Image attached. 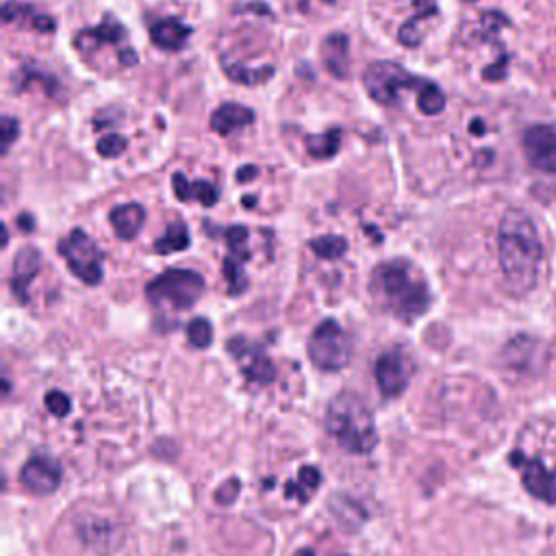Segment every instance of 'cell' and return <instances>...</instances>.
<instances>
[{
  "label": "cell",
  "mask_w": 556,
  "mask_h": 556,
  "mask_svg": "<svg viewBox=\"0 0 556 556\" xmlns=\"http://www.w3.org/2000/svg\"><path fill=\"white\" fill-rule=\"evenodd\" d=\"M498 257L509 292L513 296L528 294L537 283L543 246L537 226L526 211L509 209L504 213L498 231Z\"/></svg>",
  "instance_id": "1"
},
{
  "label": "cell",
  "mask_w": 556,
  "mask_h": 556,
  "mask_svg": "<svg viewBox=\"0 0 556 556\" xmlns=\"http://www.w3.org/2000/svg\"><path fill=\"white\" fill-rule=\"evenodd\" d=\"M370 294L378 307L400 322H413L433 305L426 278L407 259L378 263L370 278Z\"/></svg>",
  "instance_id": "2"
},
{
  "label": "cell",
  "mask_w": 556,
  "mask_h": 556,
  "mask_svg": "<svg viewBox=\"0 0 556 556\" xmlns=\"http://www.w3.org/2000/svg\"><path fill=\"white\" fill-rule=\"evenodd\" d=\"M326 431L339 448L350 454H368L378 444L374 415L361 396L341 391L326 409Z\"/></svg>",
  "instance_id": "3"
},
{
  "label": "cell",
  "mask_w": 556,
  "mask_h": 556,
  "mask_svg": "<svg viewBox=\"0 0 556 556\" xmlns=\"http://www.w3.org/2000/svg\"><path fill=\"white\" fill-rule=\"evenodd\" d=\"M205 294V278L194 270L172 268L148 283L146 298L157 309L187 311Z\"/></svg>",
  "instance_id": "4"
},
{
  "label": "cell",
  "mask_w": 556,
  "mask_h": 556,
  "mask_svg": "<svg viewBox=\"0 0 556 556\" xmlns=\"http://www.w3.org/2000/svg\"><path fill=\"white\" fill-rule=\"evenodd\" d=\"M424 79L415 77L407 68H402L400 63L394 61H374L363 72V85L365 92L374 100V103L391 107L398 103L400 90H417L424 87Z\"/></svg>",
  "instance_id": "5"
},
{
  "label": "cell",
  "mask_w": 556,
  "mask_h": 556,
  "mask_svg": "<svg viewBox=\"0 0 556 556\" xmlns=\"http://www.w3.org/2000/svg\"><path fill=\"white\" fill-rule=\"evenodd\" d=\"M309 359L318 370L339 372L344 370L352 357V346L344 328L335 320H324L315 328L309 339Z\"/></svg>",
  "instance_id": "6"
},
{
  "label": "cell",
  "mask_w": 556,
  "mask_h": 556,
  "mask_svg": "<svg viewBox=\"0 0 556 556\" xmlns=\"http://www.w3.org/2000/svg\"><path fill=\"white\" fill-rule=\"evenodd\" d=\"M59 255L66 259L72 274L85 285H100L103 281V252L94 239L81 229H74L59 242Z\"/></svg>",
  "instance_id": "7"
},
{
  "label": "cell",
  "mask_w": 556,
  "mask_h": 556,
  "mask_svg": "<svg viewBox=\"0 0 556 556\" xmlns=\"http://www.w3.org/2000/svg\"><path fill=\"white\" fill-rule=\"evenodd\" d=\"M226 350L231 352V357L246 376V381L255 385H270L276 378V368L272 359L265 355L261 346H257L255 341H250L248 337H231L229 344H226Z\"/></svg>",
  "instance_id": "8"
},
{
  "label": "cell",
  "mask_w": 556,
  "mask_h": 556,
  "mask_svg": "<svg viewBox=\"0 0 556 556\" xmlns=\"http://www.w3.org/2000/svg\"><path fill=\"white\" fill-rule=\"evenodd\" d=\"M224 237L226 244H229L231 255L224 257L222 261V274L226 278V285H229V294L239 296L244 294L248 287V278L244 270V263L250 259V252L246 248L248 229L242 224H235L224 231Z\"/></svg>",
  "instance_id": "9"
},
{
  "label": "cell",
  "mask_w": 556,
  "mask_h": 556,
  "mask_svg": "<svg viewBox=\"0 0 556 556\" xmlns=\"http://www.w3.org/2000/svg\"><path fill=\"white\" fill-rule=\"evenodd\" d=\"M528 163L539 172L556 174V124H533L522 137Z\"/></svg>",
  "instance_id": "10"
},
{
  "label": "cell",
  "mask_w": 556,
  "mask_h": 556,
  "mask_svg": "<svg viewBox=\"0 0 556 556\" xmlns=\"http://www.w3.org/2000/svg\"><path fill=\"white\" fill-rule=\"evenodd\" d=\"M511 465L522 472V483L528 494L548 504H556V467L543 465L535 457H526L520 450L511 454Z\"/></svg>",
  "instance_id": "11"
},
{
  "label": "cell",
  "mask_w": 556,
  "mask_h": 556,
  "mask_svg": "<svg viewBox=\"0 0 556 556\" xmlns=\"http://www.w3.org/2000/svg\"><path fill=\"white\" fill-rule=\"evenodd\" d=\"M407 357L400 348L387 350L376 361V385L385 398H398L409 385Z\"/></svg>",
  "instance_id": "12"
},
{
  "label": "cell",
  "mask_w": 556,
  "mask_h": 556,
  "mask_svg": "<svg viewBox=\"0 0 556 556\" xmlns=\"http://www.w3.org/2000/svg\"><path fill=\"white\" fill-rule=\"evenodd\" d=\"M61 476V465L55 459L31 457L20 470V483L35 496H50L59 489Z\"/></svg>",
  "instance_id": "13"
},
{
  "label": "cell",
  "mask_w": 556,
  "mask_h": 556,
  "mask_svg": "<svg viewBox=\"0 0 556 556\" xmlns=\"http://www.w3.org/2000/svg\"><path fill=\"white\" fill-rule=\"evenodd\" d=\"M320 57L326 72L335 79L344 81L350 77V40L346 33L326 35L320 46Z\"/></svg>",
  "instance_id": "14"
},
{
  "label": "cell",
  "mask_w": 556,
  "mask_h": 556,
  "mask_svg": "<svg viewBox=\"0 0 556 556\" xmlns=\"http://www.w3.org/2000/svg\"><path fill=\"white\" fill-rule=\"evenodd\" d=\"M40 268H42V255H40V250L33 246H24L14 259L11 289H14V294L22 305L24 302H29V285L33 278L40 274Z\"/></svg>",
  "instance_id": "15"
},
{
  "label": "cell",
  "mask_w": 556,
  "mask_h": 556,
  "mask_svg": "<svg viewBox=\"0 0 556 556\" xmlns=\"http://www.w3.org/2000/svg\"><path fill=\"white\" fill-rule=\"evenodd\" d=\"M124 40H126V29L113 16H105L98 27L79 31L77 40H74V46H77L79 50H94L98 46L122 44Z\"/></svg>",
  "instance_id": "16"
},
{
  "label": "cell",
  "mask_w": 556,
  "mask_h": 556,
  "mask_svg": "<svg viewBox=\"0 0 556 556\" xmlns=\"http://www.w3.org/2000/svg\"><path fill=\"white\" fill-rule=\"evenodd\" d=\"M192 37V29L183 24L176 18H163L157 20L153 27H150V40L161 50H168V53H176V50H183Z\"/></svg>",
  "instance_id": "17"
},
{
  "label": "cell",
  "mask_w": 556,
  "mask_h": 556,
  "mask_svg": "<svg viewBox=\"0 0 556 556\" xmlns=\"http://www.w3.org/2000/svg\"><path fill=\"white\" fill-rule=\"evenodd\" d=\"M255 122V111L239 105V103H224L213 111L211 116V131H216L218 135H231L244 126H250Z\"/></svg>",
  "instance_id": "18"
},
{
  "label": "cell",
  "mask_w": 556,
  "mask_h": 556,
  "mask_svg": "<svg viewBox=\"0 0 556 556\" xmlns=\"http://www.w3.org/2000/svg\"><path fill=\"white\" fill-rule=\"evenodd\" d=\"M109 220L113 231L124 242H131L142 231V226L146 222V209L137 202H126V205H120L109 213Z\"/></svg>",
  "instance_id": "19"
},
{
  "label": "cell",
  "mask_w": 556,
  "mask_h": 556,
  "mask_svg": "<svg viewBox=\"0 0 556 556\" xmlns=\"http://www.w3.org/2000/svg\"><path fill=\"white\" fill-rule=\"evenodd\" d=\"M172 187H174L176 198L183 202L198 200L202 207H213L220 198L216 185H211L207 181H187L185 174H181V172H176L172 176Z\"/></svg>",
  "instance_id": "20"
},
{
  "label": "cell",
  "mask_w": 556,
  "mask_h": 556,
  "mask_svg": "<svg viewBox=\"0 0 556 556\" xmlns=\"http://www.w3.org/2000/svg\"><path fill=\"white\" fill-rule=\"evenodd\" d=\"M220 63H222V70H224L226 77H229L233 83H242V85H248V87L263 85L274 77V66L248 68V66H244V63H237L226 55L220 57Z\"/></svg>",
  "instance_id": "21"
},
{
  "label": "cell",
  "mask_w": 556,
  "mask_h": 556,
  "mask_svg": "<svg viewBox=\"0 0 556 556\" xmlns=\"http://www.w3.org/2000/svg\"><path fill=\"white\" fill-rule=\"evenodd\" d=\"M3 18L7 24L16 22V20H27L31 27L40 33H53L57 29V22L53 18L37 14L31 5H22V3H18V0H7L3 7Z\"/></svg>",
  "instance_id": "22"
},
{
  "label": "cell",
  "mask_w": 556,
  "mask_h": 556,
  "mask_svg": "<svg viewBox=\"0 0 556 556\" xmlns=\"http://www.w3.org/2000/svg\"><path fill=\"white\" fill-rule=\"evenodd\" d=\"M413 7H415V14L407 22H404L400 31H398L400 44H404L407 48H415L417 44H420V31H417V22L426 20V18H433V16L439 14L435 0H413Z\"/></svg>",
  "instance_id": "23"
},
{
  "label": "cell",
  "mask_w": 556,
  "mask_h": 556,
  "mask_svg": "<svg viewBox=\"0 0 556 556\" xmlns=\"http://www.w3.org/2000/svg\"><path fill=\"white\" fill-rule=\"evenodd\" d=\"M320 483H322V474H320L318 467L305 465V467H300L298 478L292 480V483L285 485V496L287 498H296L300 502H307L311 498V494H315V491H318Z\"/></svg>",
  "instance_id": "24"
},
{
  "label": "cell",
  "mask_w": 556,
  "mask_h": 556,
  "mask_svg": "<svg viewBox=\"0 0 556 556\" xmlns=\"http://www.w3.org/2000/svg\"><path fill=\"white\" fill-rule=\"evenodd\" d=\"M305 148L313 159H333L341 148V129H331L320 135H307Z\"/></svg>",
  "instance_id": "25"
},
{
  "label": "cell",
  "mask_w": 556,
  "mask_h": 556,
  "mask_svg": "<svg viewBox=\"0 0 556 556\" xmlns=\"http://www.w3.org/2000/svg\"><path fill=\"white\" fill-rule=\"evenodd\" d=\"M185 248H189V231L183 222L170 224L168 231L155 242V252L159 255H172V252H181Z\"/></svg>",
  "instance_id": "26"
},
{
  "label": "cell",
  "mask_w": 556,
  "mask_h": 556,
  "mask_svg": "<svg viewBox=\"0 0 556 556\" xmlns=\"http://www.w3.org/2000/svg\"><path fill=\"white\" fill-rule=\"evenodd\" d=\"M309 248L318 255L320 259H341L348 252V242L339 235H324L315 237L309 242Z\"/></svg>",
  "instance_id": "27"
},
{
  "label": "cell",
  "mask_w": 556,
  "mask_h": 556,
  "mask_svg": "<svg viewBox=\"0 0 556 556\" xmlns=\"http://www.w3.org/2000/svg\"><path fill=\"white\" fill-rule=\"evenodd\" d=\"M417 109H420L424 116H439L441 111L446 109V96L439 90L435 83H424V87L417 92Z\"/></svg>",
  "instance_id": "28"
},
{
  "label": "cell",
  "mask_w": 556,
  "mask_h": 556,
  "mask_svg": "<svg viewBox=\"0 0 556 556\" xmlns=\"http://www.w3.org/2000/svg\"><path fill=\"white\" fill-rule=\"evenodd\" d=\"M187 337H189V344L194 348H209L211 341H213V326L209 320L205 318H194L187 326Z\"/></svg>",
  "instance_id": "29"
},
{
  "label": "cell",
  "mask_w": 556,
  "mask_h": 556,
  "mask_svg": "<svg viewBox=\"0 0 556 556\" xmlns=\"http://www.w3.org/2000/svg\"><path fill=\"white\" fill-rule=\"evenodd\" d=\"M96 150H98V155H100V157H105V159H116V157H120V155L124 153V150H126V139H124L122 135H116V133L105 135V137H100V139H98Z\"/></svg>",
  "instance_id": "30"
},
{
  "label": "cell",
  "mask_w": 556,
  "mask_h": 556,
  "mask_svg": "<svg viewBox=\"0 0 556 556\" xmlns=\"http://www.w3.org/2000/svg\"><path fill=\"white\" fill-rule=\"evenodd\" d=\"M44 402H46V409L57 417H66L70 413V398L59 389L48 391Z\"/></svg>",
  "instance_id": "31"
},
{
  "label": "cell",
  "mask_w": 556,
  "mask_h": 556,
  "mask_svg": "<svg viewBox=\"0 0 556 556\" xmlns=\"http://www.w3.org/2000/svg\"><path fill=\"white\" fill-rule=\"evenodd\" d=\"M0 135H3V146L5 150L16 142L18 135H20V122L11 116H5L0 120Z\"/></svg>",
  "instance_id": "32"
},
{
  "label": "cell",
  "mask_w": 556,
  "mask_h": 556,
  "mask_svg": "<svg viewBox=\"0 0 556 556\" xmlns=\"http://www.w3.org/2000/svg\"><path fill=\"white\" fill-rule=\"evenodd\" d=\"M118 61L122 63L124 68H131V66H135V63H137L139 59H137V55H135V50L126 46L124 50H120V53H118Z\"/></svg>",
  "instance_id": "33"
},
{
  "label": "cell",
  "mask_w": 556,
  "mask_h": 556,
  "mask_svg": "<svg viewBox=\"0 0 556 556\" xmlns=\"http://www.w3.org/2000/svg\"><path fill=\"white\" fill-rule=\"evenodd\" d=\"M257 174H259V170H257L255 166L239 168V170H237V181H239V183H248V181H252V179H257Z\"/></svg>",
  "instance_id": "34"
},
{
  "label": "cell",
  "mask_w": 556,
  "mask_h": 556,
  "mask_svg": "<svg viewBox=\"0 0 556 556\" xmlns=\"http://www.w3.org/2000/svg\"><path fill=\"white\" fill-rule=\"evenodd\" d=\"M18 224H20L22 229L27 231V233H29V231H33V226H35V224H33V220H31V216H20V218H18Z\"/></svg>",
  "instance_id": "35"
},
{
  "label": "cell",
  "mask_w": 556,
  "mask_h": 556,
  "mask_svg": "<svg viewBox=\"0 0 556 556\" xmlns=\"http://www.w3.org/2000/svg\"><path fill=\"white\" fill-rule=\"evenodd\" d=\"M296 556H315V554H313V550H300Z\"/></svg>",
  "instance_id": "36"
},
{
  "label": "cell",
  "mask_w": 556,
  "mask_h": 556,
  "mask_svg": "<svg viewBox=\"0 0 556 556\" xmlns=\"http://www.w3.org/2000/svg\"><path fill=\"white\" fill-rule=\"evenodd\" d=\"M244 205L252 207V205H255V198H244Z\"/></svg>",
  "instance_id": "37"
},
{
  "label": "cell",
  "mask_w": 556,
  "mask_h": 556,
  "mask_svg": "<svg viewBox=\"0 0 556 556\" xmlns=\"http://www.w3.org/2000/svg\"><path fill=\"white\" fill-rule=\"evenodd\" d=\"M326 3H333V0H326Z\"/></svg>",
  "instance_id": "38"
}]
</instances>
